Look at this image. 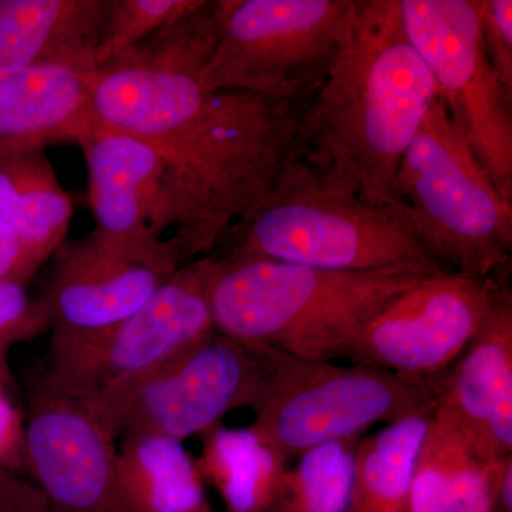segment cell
<instances>
[{"label":"cell","instance_id":"7a4b0ae2","mask_svg":"<svg viewBox=\"0 0 512 512\" xmlns=\"http://www.w3.org/2000/svg\"><path fill=\"white\" fill-rule=\"evenodd\" d=\"M436 99L404 30L400 0H360L355 23L298 113L296 157L330 183L394 214V180Z\"/></svg>","mask_w":512,"mask_h":512},{"label":"cell","instance_id":"7c38bea8","mask_svg":"<svg viewBox=\"0 0 512 512\" xmlns=\"http://www.w3.org/2000/svg\"><path fill=\"white\" fill-rule=\"evenodd\" d=\"M23 453L50 511L130 512L116 440L83 402L30 392Z\"/></svg>","mask_w":512,"mask_h":512},{"label":"cell","instance_id":"484cf974","mask_svg":"<svg viewBox=\"0 0 512 512\" xmlns=\"http://www.w3.org/2000/svg\"><path fill=\"white\" fill-rule=\"evenodd\" d=\"M49 326L42 301L32 302L25 285L0 281V343L26 339Z\"/></svg>","mask_w":512,"mask_h":512},{"label":"cell","instance_id":"f546056e","mask_svg":"<svg viewBox=\"0 0 512 512\" xmlns=\"http://www.w3.org/2000/svg\"><path fill=\"white\" fill-rule=\"evenodd\" d=\"M0 348H2V343H0Z\"/></svg>","mask_w":512,"mask_h":512},{"label":"cell","instance_id":"ba28073f","mask_svg":"<svg viewBox=\"0 0 512 512\" xmlns=\"http://www.w3.org/2000/svg\"><path fill=\"white\" fill-rule=\"evenodd\" d=\"M220 266L212 255L180 266L137 312L109 329L52 333L30 392L84 402L207 339L215 332L211 291Z\"/></svg>","mask_w":512,"mask_h":512},{"label":"cell","instance_id":"44dd1931","mask_svg":"<svg viewBox=\"0 0 512 512\" xmlns=\"http://www.w3.org/2000/svg\"><path fill=\"white\" fill-rule=\"evenodd\" d=\"M201 437L198 473L220 495L225 512H272L289 461L249 427L220 424Z\"/></svg>","mask_w":512,"mask_h":512},{"label":"cell","instance_id":"8992f818","mask_svg":"<svg viewBox=\"0 0 512 512\" xmlns=\"http://www.w3.org/2000/svg\"><path fill=\"white\" fill-rule=\"evenodd\" d=\"M245 346L259 367L249 429L288 461L313 448L359 439L376 424L434 412L444 392L443 386L387 370Z\"/></svg>","mask_w":512,"mask_h":512},{"label":"cell","instance_id":"2e32d148","mask_svg":"<svg viewBox=\"0 0 512 512\" xmlns=\"http://www.w3.org/2000/svg\"><path fill=\"white\" fill-rule=\"evenodd\" d=\"M97 70L40 64L0 73V153L73 140L94 126Z\"/></svg>","mask_w":512,"mask_h":512},{"label":"cell","instance_id":"cb8c5ba5","mask_svg":"<svg viewBox=\"0 0 512 512\" xmlns=\"http://www.w3.org/2000/svg\"><path fill=\"white\" fill-rule=\"evenodd\" d=\"M200 3L201 0H107L94 55L96 69L140 45Z\"/></svg>","mask_w":512,"mask_h":512},{"label":"cell","instance_id":"6da1fadb","mask_svg":"<svg viewBox=\"0 0 512 512\" xmlns=\"http://www.w3.org/2000/svg\"><path fill=\"white\" fill-rule=\"evenodd\" d=\"M200 74L110 63L92 84L96 123L156 151L181 266L212 254L254 212L296 157L301 104L207 90Z\"/></svg>","mask_w":512,"mask_h":512},{"label":"cell","instance_id":"9a60e30c","mask_svg":"<svg viewBox=\"0 0 512 512\" xmlns=\"http://www.w3.org/2000/svg\"><path fill=\"white\" fill-rule=\"evenodd\" d=\"M434 416L457 430L481 460L512 456V293L457 360Z\"/></svg>","mask_w":512,"mask_h":512},{"label":"cell","instance_id":"8fae6325","mask_svg":"<svg viewBox=\"0 0 512 512\" xmlns=\"http://www.w3.org/2000/svg\"><path fill=\"white\" fill-rule=\"evenodd\" d=\"M508 275L443 271L397 293L350 343L346 360L446 387L448 375L511 292Z\"/></svg>","mask_w":512,"mask_h":512},{"label":"cell","instance_id":"5b68a950","mask_svg":"<svg viewBox=\"0 0 512 512\" xmlns=\"http://www.w3.org/2000/svg\"><path fill=\"white\" fill-rule=\"evenodd\" d=\"M211 255L224 262L266 259L346 272L431 261L396 215L330 183L298 157Z\"/></svg>","mask_w":512,"mask_h":512},{"label":"cell","instance_id":"d4e9b609","mask_svg":"<svg viewBox=\"0 0 512 512\" xmlns=\"http://www.w3.org/2000/svg\"><path fill=\"white\" fill-rule=\"evenodd\" d=\"M473 5L491 66L504 86L512 90V2L473 0Z\"/></svg>","mask_w":512,"mask_h":512},{"label":"cell","instance_id":"9c48e42d","mask_svg":"<svg viewBox=\"0 0 512 512\" xmlns=\"http://www.w3.org/2000/svg\"><path fill=\"white\" fill-rule=\"evenodd\" d=\"M259 367L244 343L215 330L207 339L140 375L110 384L87 409L114 440L161 436L183 441L251 407Z\"/></svg>","mask_w":512,"mask_h":512},{"label":"cell","instance_id":"5bb4252c","mask_svg":"<svg viewBox=\"0 0 512 512\" xmlns=\"http://www.w3.org/2000/svg\"><path fill=\"white\" fill-rule=\"evenodd\" d=\"M177 254L143 256L90 235L57 259L42 303L53 333L109 329L137 312L180 268Z\"/></svg>","mask_w":512,"mask_h":512},{"label":"cell","instance_id":"4316f807","mask_svg":"<svg viewBox=\"0 0 512 512\" xmlns=\"http://www.w3.org/2000/svg\"><path fill=\"white\" fill-rule=\"evenodd\" d=\"M0 512H52L45 494L32 480L0 468Z\"/></svg>","mask_w":512,"mask_h":512},{"label":"cell","instance_id":"4fadbf2b","mask_svg":"<svg viewBox=\"0 0 512 512\" xmlns=\"http://www.w3.org/2000/svg\"><path fill=\"white\" fill-rule=\"evenodd\" d=\"M77 143L89 170L92 237L109 247L143 256L177 254V241L164 239L174 228L163 165L140 138L94 123Z\"/></svg>","mask_w":512,"mask_h":512},{"label":"cell","instance_id":"30bf717a","mask_svg":"<svg viewBox=\"0 0 512 512\" xmlns=\"http://www.w3.org/2000/svg\"><path fill=\"white\" fill-rule=\"evenodd\" d=\"M400 12L436 96L512 201V90L491 66L473 0H400Z\"/></svg>","mask_w":512,"mask_h":512},{"label":"cell","instance_id":"ffe728a7","mask_svg":"<svg viewBox=\"0 0 512 512\" xmlns=\"http://www.w3.org/2000/svg\"><path fill=\"white\" fill-rule=\"evenodd\" d=\"M117 470L130 512H215L183 441L123 437L117 447Z\"/></svg>","mask_w":512,"mask_h":512},{"label":"cell","instance_id":"3957f363","mask_svg":"<svg viewBox=\"0 0 512 512\" xmlns=\"http://www.w3.org/2000/svg\"><path fill=\"white\" fill-rule=\"evenodd\" d=\"M220 264L211 291L215 330L245 345L316 362L345 359L359 330L384 303L447 271L433 261L357 272L266 259Z\"/></svg>","mask_w":512,"mask_h":512},{"label":"cell","instance_id":"ac0fdd59","mask_svg":"<svg viewBox=\"0 0 512 512\" xmlns=\"http://www.w3.org/2000/svg\"><path fill=\"white\" fill-rule=\"evenodd\" d=\"M72 217L45 147L0 153V222L18 235L33 275L62 244Z\"/></svg>","mask_w":512,"mask_h":512},{"label":"cell","instance_id":"603a6c76","mask_svg":"<svg viewBox=\"0 0 512 512\" xmlns=\"http://www.w3.org/2000/svg\"><path fill=\"white\" fill-rule=\"evenodd\" d=\"M359 439L326 444L302 454L286 471L272 512H348Z\"/></svg>","mask_w":512,"mask_h":512},{"label":"cell","instance_id":"83f0119b","mask_svg":"<svg viewBox=\"0 0 512 512\" xmlns=\"http://www.w3.org/2000/svg\"><path fill=\"white\" fill-rule=\"evenodd\" d=\"M25 421L0 390V468L15 471L25 468L23 453Z\"/></svg>","mask_w":512,"mask_h":512},{"label":"cell","instance_id":"e0dca14e","mask_svg":"<svg viewBox=\"0 0 512 512\" xmlns=\"http://www.w3.org/2000/svg\"><path fill=\"white\" fill-rule=\"evenodd\" d=\"M107 0H0V73L40 64L97 70Z\"/></svg>","mask_w":512,"mask_h":512},{"label":"cell","instance_id":"277c9868","mask_svg":"<svg viewBox=\"0 0 512 512\" xmlns=\"http://www.w3.org/2000/svg\"><path fill=\"white\" fill-rule=\"evenodd\" d=\"M394 215L424 254L476 278L510 274L512 201L436 96L394 180Z\"/></svg>","mask_w":512,"mask_h":512},{"label":"cell","instance_id":"f1b7e54d","mask_svg":"<svg viewBox=\"0 0 512 512\" xmlns=\"http://www.w3.org/2000/svg\"><path fill=\"white\" fill-rule=\"evenodd\" d=\"M32 276L25 248L18 235L0 222V281L25 285Z\"/></svg>","mask_w":512,"mask_h":512},{"label":"cell","instance_id":"7402d4cb","mask_svg":"<svg viewBox=\"0 0 512 512\" xmlns=\"http://www.w3.org/2000/svg\"><path fill=\"white\" fill-rule=\"evenodd\" d=\"M433 414H413L360 437L348 512H409L414 468Z\"/></svg>","mask_w":512,"mask_h":512},{"label":"cell","instance_id":"52a82bcc","mask_svg":"<svg viewBox=\"0 0 512 512\" xmlns=\"http://www.w3.org/2000/svg\"><path fill=\"white\" fill-rule=\"evenodd\" d=\"M360 0H220L218 37L202 67L207 90L302 104L320 86Z\"/></svg>","mask_w":512,"mask_h":512},{"label":"cell","instance_id":"d6986e66","mask_svg":"<svg viewBox=\"0 0 512 512\" xmlns=\"http://www.w3.org/2000/svg\"><path fill=\"white\" fill-rule=\"evenodd\" d=\"M493 461L481 460L433 414L414 468L409 512H497Z\"/></svg>","mask_w":512,"mask_h":512}]
</instances>
